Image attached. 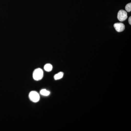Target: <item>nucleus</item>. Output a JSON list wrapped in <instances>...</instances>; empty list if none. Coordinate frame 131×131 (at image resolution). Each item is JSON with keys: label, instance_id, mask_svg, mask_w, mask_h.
<instances>
[{"label": "nucleus", "instance_id": "obj_1", "mask_svg": "<svg viewBox=\"0 0 131 131\" xmlns=\"http://www.w3.org/2000/svg\"><path fill=\"white\" fill-rule=\"evenodd\" d=\"M43 72L42 69L38 68L34 71L33 73V77L34 80L39 81L43 78Z\"/></svg>", "mask_w": 131, "mask_h": 131}, {"label": "nucleus", "instance_id": "obj_2", "mask_svg": "<svg viewBox=\"0 0 131 131\" xmlns=\"http://www.w3.org/2000/svg\"><path fill=\"white\" fill-rule=\"evenodd\" d=\"M29 97L30 100L34 102H38L40 99L39 94L35 91H31L29 94Z\"/></svg>", "mask_w": 131, "mask_h": 131}, {"label": "nucleus", "instance_id": "obj_3", "mask_svg": "<svg viewBox=\"0 0 131 131\" xmlns=\"http://www.w3.org/2000/svg\"><path fill=\"white\" fill-rule=\"evenodd\" d=\"M117 18L120 21H125L127 18V13L124 10H119L117 15Z\"/></svg>", "mask_w": 131, "mask_h": 131}, {"label": "nucleus", "instance_id": "obj_4", "mask_svg": "<svg viewBox=\"0 0 131 131\" xmlns=\"http://www.w3.org/2000/svg\"><path fill=\"white\" fill-rule=\"evenodd\" d=\"M114 27L115 30L118 32H121L124 30L125 29V26L123 23H115L114 25Z\"/></svg>", "mask_w": 131, "mask_h": 131}, {"label": "nucleus", "instance_id": "obj_5", "mask_svg": "<svg viewBox=\"0 0 131 131\" xmlns=\"http://www.w3.org/2000/svg\"><path fill=\"white\" fill-rule=\"evenodd\" d=\"M44 69L46 71H51L52 69V66L50 64L48 63L46 64L44 66Z\"/></svg>", "mask_w": 131, "mask_h": 131}, {"label": "nucleus", "instance_id": "obj_6", "mask_svg": "<svg viewBox=\"0 0 131 131\" xmlns=\"http://www.w3.org/2000/svg\"><path fill=\"white\" fill-rule=\"evenodd\" d=\"M63 73L62 72H60L54 75V78L55 80H58L61 79L63 77Z\"/></svg>", "mask_w": 131, "mask_h": 131}, {"label": "nucleus", "instance_id": "obj_7", "mask_svg": "<svg viewBox=\"0 0 131 131\" xmlns=\"http://www.w3.org/2000/svg\"><path fill=\"white\" fill-rule=\"evenodd\" d=\"M40 94L44 96H48L50 94V92L46 90L42 89L40 91Z\"/></svg>", "mask_w": 131, "mask_h": 131}, {"label": "nucleus", "instance_id": "obj_8", "mask_svg": "<svg viewBox=\"0 0 131 131\" xmlns=\"http://www.w3.org/2000/svg\"><path fill=\"white\" fill-rule=\"evenodd\" d=\"M125 9L127 12H130L131 11V3H129L126 6Z\"/></svg>", "mask_w": 131, "mask_h": 131}, {"label": "nucleus", "instance_id": "obj_9", "mask_svg": "<svg viewBox=\"0 0 131 131\" xmlns=\"http://www.w3.org/2000/svg\"><path fill=\"white\" fill-rule=\"evenodd\" d=\"M129 23L130 25H131V17L130 16L129 19Z\"/></svg>", "mask_w": 131, "mask_h": 131}]
</instances>
